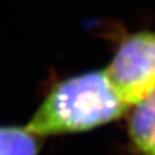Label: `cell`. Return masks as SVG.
<instances>
[{"instance_id":"3957f363","label":"cell","mask_w":155,"mask_h":155,"mask_svg":"<svg viewBox=\"0 0 155 155\" xmlns=\"http://www.w3.org/2000/svg\"><path fill=\"white\" fill-rule=\"evenodd\" d=\"M125 117L128 153L155 155V91L131 106Z\"/></svg>"},{"instance_id":"6da1fadb","label":"cell","mask_w":155,"mask_h":155,"mask_svg":"<svg viewBox=\"0 0 155 155\" xmlns=\"http://www.w3.org/2000/svg\"><path fill=\"white\" fill-rule=\"evenodd\" d=\"M131 109L104 68L56 81L25 127L39 137L77 134L120 120Z\"/></svg>"},{"instance_id":"7a4b0ae2","label":"cell","mask_w":155,"mask_h":155,"mask_svg":"<svg viewBox=\"0 0 155 155\" xmlns=\"http://www.w3.org/2000/svg\"><path fill=\"white\" fill-rule=\"evenodd\" d=\"M99 35L114 45L104 68L119 97L130 106L155 91V29L128 31L119 22H106Z\"/></svg>"},{"instance_id":"277c9868","label":"cell","mask_w":155,"mask_h":155,"mask_svg":"<svg viewBox=\"0 0 155 155\" xmlns=\"http://www.w3.org/2000/svg\"><path fill=\"white\" fill-rule=\"evenodd\" d=\"M43 142L25 126H0V155H39Z\"/></svg>"}]
</instances>
